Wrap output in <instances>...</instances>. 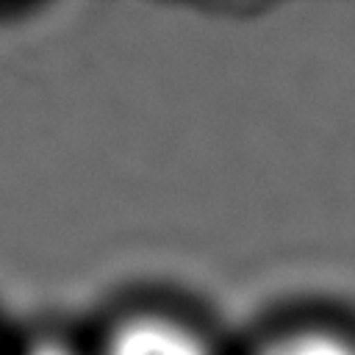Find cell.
Returning a JSON list of instances; mask_svg holds the SVG:
<instances>
[{"label": "cell", "mask_w": 355, "mask_h": 355, "mask_svg": "<svg viewBox=\"0 0 355 355\" xmlns=\"http://www.w3.org/2000/svg\"><path fill=\"white\" fill-rule=\"evenodd\" d=\"M92 355H233L236 347L222 344L214 330L183 308L147 302L133 305L108 319Z\"/></svg>", "instance_id": "cell-1"}, {"label": "cell", "mask_w": 355, "mask_h": 355, "mask_svg": "<svg viewBox=\"0 0 355 355\" xmlns=\"http://www.w3.org/2000/svg\"><path fill=\"white\" fill-rule=\"evenodd\" d=\"M233 355H355V322L324 311L283 316Z\"/></svg>", "instance_id": "cell-2"}, {"label": "cell", "mask_w": 355, "mask_h": 355, "mask_svg": "<svg viewBox=\"0 0 355 355\" xmlns=\"http://www.w3.org/2000/svg\"><path fill=\"white\" fill-rule=\"evenodd\" d=\"M17 355H92L89 347H72L61 338H36Z\"/></svg>", "instance_id": "cell-3"}, {"label": "cell", "mask_w": 355, "mask_h": 355, "mask_svg": "<svg viewBox=\"0 0 355 355\" xmlns=\"http://www.w3.org/2000/svg\"><path fill=\"white\" fill-rule=\"evenodd\" d=\"M0 355H6V352H3V347H0Z\"/></svg>", "instance_id": "cell-4"}]
</instances>
